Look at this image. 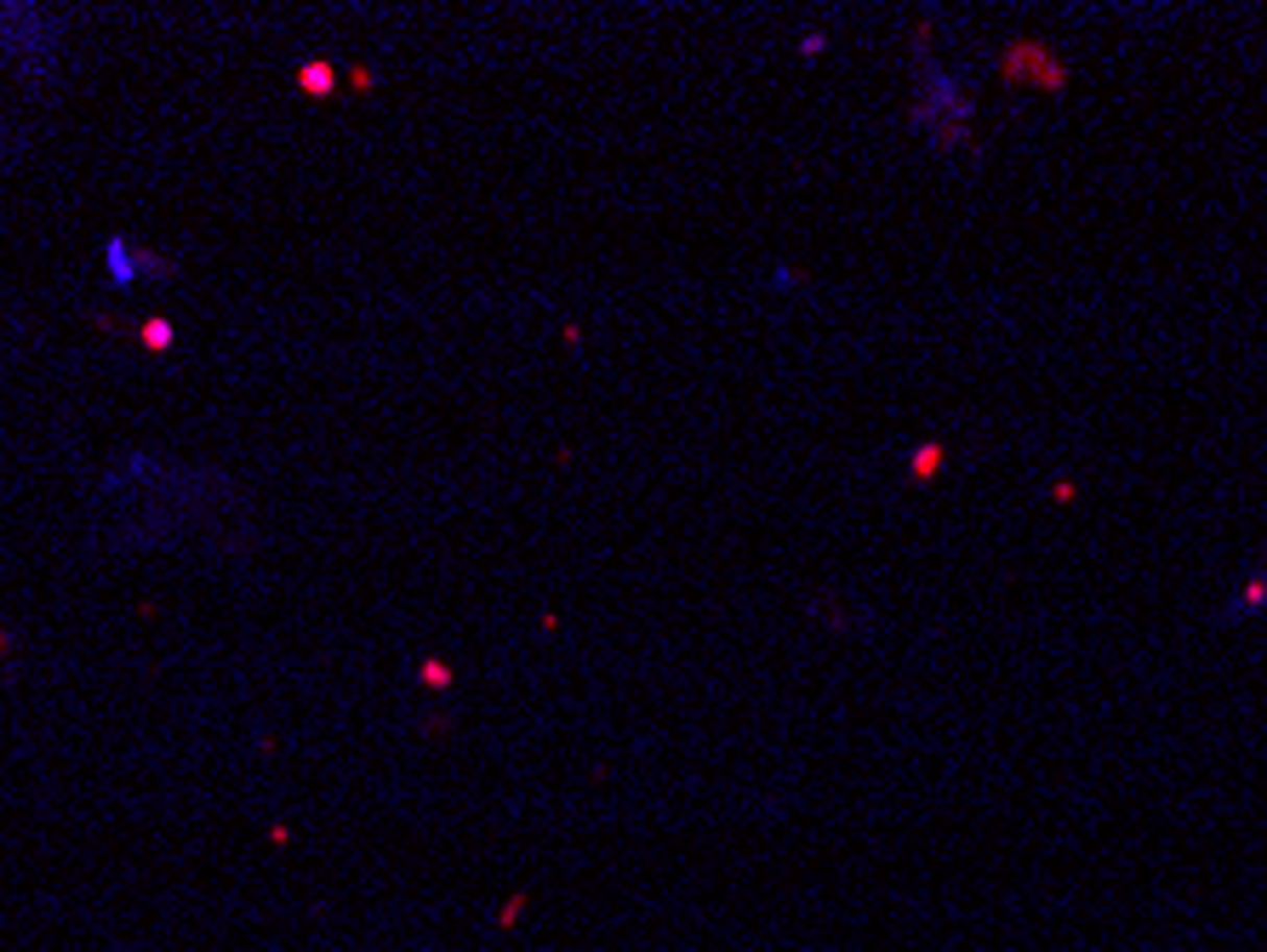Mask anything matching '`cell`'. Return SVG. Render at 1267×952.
<instances>
[{"label":"cell","instance_id":"obj_1","mask_svg":"<svg viewBox=\"0 0 1267 952\" xmlns=\"http://www.w3.org/2000/svg\"><path fill=\"white\" fill-rule=\"evenodd\" d=\"M332 87H337L332 64H303V69H297V92H309V97H326Z\"/></svg>","mask_w":1267,"mask_h":952},{"label":"cell","instance_id":"obj_2","mask_svg":"<svg viewBox=\"0 0 1267 952\" xmlns=\"http://www.w3.org/2000/svg\"><path fill=\"white\" fill-rule=\"evenodd\" d=\"M149 353H166L172 348V320H143V337H138Z\"/></svg>","mask_w":1267,"mask_h":952},{"label":"cell","instance_id":"obj_3","mask_svg":"<svg viewBox=\"0 0 1267 952\" xmlns=\"http://www.w3.org/2000/svg\"><path fill=\"white\" fill-rule=\"evenodd\" d=\"M0 651H6V633H0Z\"/></svg>","mask_w":1267,"mask_h":952}]
</instances>
